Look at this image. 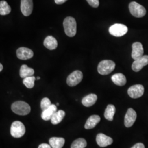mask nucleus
<instances>
[{
	"label": "nucleus",
	"instance_id": "nucleus-26",
	"mask_svg": "<svg viewBox=\"0 0 148 148\" xmlns=\"http://www.w3.org/2000/svg\"><path fill=\"white\" fill-rule=\"evenodd\" d=\"M36 77L34 76H29L24 78L23 79V84L25 85L28 88H32L34 87L35 81L36 80Z\"/></svg>",
	"mask_w": 148,
	"mask_h": 148
},
{
	"label": "nucleus",
	"instance_id": "nucleus-25",
	"mask_svg": "<svg viewBox=\"0 0 148 148\" xmlns=\"http://www.w3.org/2000/svg\"><path fill=\"white\" fill-rule=\"evenodd\" d=\"M87 146V142L84 138H79L74 140L71 145V148H85Z\"/></svg>",
	"mask_w": 148,
	"mask_h": 148
},
{
	"label": "nucleus",
	"instance_id": "nucleus-8",
	"mask_svg": "<svg viewBox=\"0 0 148 148\" xmlns=\"http://www.w3.org/2000/svg\"><path fill=\"white\" fill-rule=\"evenodd\" d=\"M144 92V88L142 85H135L130 87L128 90V95L134 99L142 97Z\"/></svg>",
	"mask_w": 148,
	"mask_h": 148
},
{
	"label": "nucleus",
	"instance_id": "nucleus-22",
	"mask_svg": "<svg viewBox=\"0 0 148 148\" xmlns=\"http://www.w3.org/2000/svg\"><path fill=\"white\" fill-rule=\"evenodd\" d=\"M116 111L115 106L112 104L107 106L104 112V117L106 120L112 121L114 119V116Z\"/></svg>",
	"mask_w": 148,
	"mask_h": 148
},
{
	"label": "nucleus",
	"instance_id": "nucleus-16",
	"mask_svg": "<svg viewBox=\"0 0 148 148\" xmlns=\"http://www.w3.org/2000/svg\"><path fill=\"white\" fill-rule=\"evenodd\" d=\"M101 121V117L98 115H94L90 116L87 120L85 125V128L86 130L92 129L95 127V126Z\"/></svg>",
	"mask_w": 148,
	"mask_h": 148
},
{
	"label": "nucleus",
	"instance_id": "nucleus-10",
	"mask_svg": "<svg viewBox=\"0 0 148 148\" xmlns=\"http://www.w3.org/2000/svg\"><path fill=\"white\" fill-rule=\"evenodd\" d=\"M137 119V113L132 108H129L125 116V125L126 127H132Z\"/></svg>",
	"mask_w": 148,
	"mask_h": 148
},
{
	"label": "nucleus",
	"instance_id": "nucleus-34",
	"mask_svg": "<svg viewBox=\"0 0 148 148\" xmlns=\"http://www.w3.org/2000/svg\"><path fill=\"white\" fill-rule=\"evenodd\" d=\"M57 106H59L58 103H57Z\"/></svg>",
	"mask_w": 148,
	"mask_h": 148
},
{
	"label": "nucleus",
	"instance_id": "nucleus-3",
	"mask_svg": "<svg viewBox=\"0 0 148 148\" xmlns=\"http://www.w3.org/2000/svg\"><path fill=\"white\" fill-rule=\"evenodd\" d=\"M115 63L110 60H104L101 61L98 66V71L102 75L110 74L115 69Z\"/></svg>",
	"mask_w": 148,
	"mask_h": 148
},
{
	"label": "nucleus",
	"instance_id": "nucleus-7",
	"mask_svg": "<svg viewBox=\"0 0 148 148\" xmlns=\"http://www.w3.org/2000/svg\"><path fill=\"white\" fill-rule=\"evenodd\" d=\"M82 79V73L79 70H76L68 76L66 79V83L69 86L74 87L80 83Z\"/></svg>",
	"mask_w": 148,
	"mask_h": 148
},
{
	"label": "nucleus",
	"instance_id": "nucleus-30",
	"mask_svg": "<svg viewBox=\"0 0 148 148\" xmlns=\"http://www.w3.org/2000/svg\"><path fill=\"white\" fill-rule=\"evenodd\" d=\"M38 148H52L51 147V146L48 144L46 143H43L40 144Z\"/></svg>",
	"mask_w": 148,
	"mask_h": 148
},
{
	"label": "nucleus",
	"instance_id": "nucleus-19",
	"mask_svg": "<svg viewBox=\"0 0 148 148\" xmlns=\"http://www.w3.org/2000/svg\"><path fill=\"white\" fill-rule=\"evenodd\" d=\"M97 100V96L95 94H90L85 97L82 100V104L86 107L93 106Z\"/></svg>",
	"mask_w": 148,
	"mask_h": 148
},
{
	"label": "nucleus",
	"instance_id": "nucleus-15",
	"mask_svg": "<svg viewBox=\"0 0 148 148\" xmlns=\"http://www.w3.org/2000/svg\"><path fill=\"white\" fill-rule=\"evenodd\" d=\"M57 108L55 104H52L47 109L42 111L41 114V117L45 121L50 120L53 116L54 113L57 111Z\"/></svg>",
	"mask_w": 148,
	"mask_h": 148
},
{
	"label": "nucleus",
	"instance_id": "nucleus-20",
	"mask_svg": "<svg viewBox=\"0 0 148 148\" xmlns=\"http://www.w3.org/2000/svg\"><path fill=\"white\" fill-rule=\"evenodd\" d=\"M49 145L52 148H62L65 143L63 138L52 137L49 140Z\"/></svg>",
	"mask_w": 148,
	"mask_h": 148
},
{
	"label": "nucleus",
	"instance_id": "nucleus-5",
	"mask_svg": "<svg viewBox=\"0 0 148 148\" xmlns=\"http://www.w3.org/2000/svg\"><path fill=\"white\" fill-rule=\"evenodd\" d=\"M129 10L131 14L137 18L143 17L146 14L145 8L136 2H132L130 3Z\"/></svg>",
	"mask_w": 148,
	"mask_h": 148
},
{
	"label": "nucleus",
	"instance_id": "nucleus-12",
	"mask_svg": "<svg viewBox=\"0 0 148 148\" xmlns=\"http://www.w3.org/2000/svg\"><path fill=\"white\" fill-rule=\"evenodd\" d=\"M21 8L24 16H30L33 10L32 0H21Z\"/></svg>",
	"mask_w": 148,
	"mask_h": 148
},
{
	"label": "nucleus",
	"instance_id": "nucleus-31",
	"mask_svg": "<svg viewBox=\"0 0 148 148\" xmlns=\"http://www.w3.org/2000/svg\"><path fill=\"white\" fill-rule=\"evenodd\" d=\"M68 0H54L56 3L57 4V5H62L64 3H65Z\"/></svg>",
	"mask_w": 148,
	"mask_h": 148
},
{
	"label": "nucleus",
	"instance_id": "nucleus-14",
	"mask_svg": "<svg viewBox=\"0 0 148 148\" xmlns=\"http://www.w3.org/2000/svg\"><path fill=\"white\" fill-rule=\"evenodd\" d=\"M144 49L143 45L141 43L137 42L132 45V57L133 59L136 60L143 56Z\"/></svg>",
	"mask_w": 148,
	"mask_h": 148
},
{
	"label": "nucleus",
	"instance_id": "nucleus-21",
	"mask_svg": "<svg viewBox=\"0 0 148 148\" xmlns=\"http://www.w3.org/2000/svg\"><path fill=\"white\" fill-rule=\"evenodd\" d=\"M34 73V70L32 68L28 67L27 65H23L20 69L19 75L21 78L23 79L29 76H33Z\"/></svg>",
	"mask_w": 148,
	"mask_h": 148
},
{
	"label": "nucleus",
	"instance_id": "nucleus-29",
	"mask_svg": "<svg viewBox=\"0 0 148 148\" xmlns=\"http://www.w3.org/2000/svg\"><path fill=\"white\" fill-rule=\"evenodd\" d=\"M131 148H145V146L143 143H138L136 144Z\"/></svg>",
	"mask_w": 148,
	"mask_h": 148
},
{
	"label": "nucleus",
	"instance_id": "nucleus-23",
	"mask_svg": "<svg viewBox=\"0 0 148 148\" xmlns=\"http://www.w3.org/2000/svg\"><path fill=\"white\" fill-rule=\"evenodd\" d=\"M65 115V112L62 110L56 111L51 119V122L53 125H57L63 120Z\"/></svg>",
	"mask_w": 148,
	"mask_h": 148
},
{
	"label": "nucleus",
	"instance_id": "nucleus-24",
	"mask_svg": "<svg viewBox=\"0 0 148 148\" xmlns=\"http://www.w3.org/2000/svg\"><path fill=\"white\" fill-rule=\"evenodd\" d=\"M11 12V8L5 1L0 2V14L1 16H5L10 14Z\"/></svg>",
	"mask_w": 148,
	"mask_h": 148
},
{
	"label": "nucleus",
	"instance_id": "nucleus-33",
	"mask_svg": "<svg viewBox=\"0 0 148 148\" xmlns=\"http://www.w3.org/2000/svg\"><path fill=\"white\" fill-rule=\"evenodd\" d=\"M36 79H38V80H39V79H40V77H37V78H36Z\"/></svg>",
	"mask_w": 148,
	"mask_h": 148
},
{
	"label": "nucleus",
	"instance_id": "nucleus-6",
	"mask_svg": "<svg viewBox=\"0 0 148 148\" xmlns=\"http://www.w3.org/2000/svg\"><path fill=\"white\" fill-rule=\"evenodd\" d=\"M109 33L115 37H121L125 35L127 32V27L122 24H115L109 27Z\"/></svg>",
	"mask_w": 148,
	"mask_h": 148
},
{
	"label": "nucleus",
	"instance_id": "nucleus-27",
	"mask_svg": "<svg viewBox=\"0 0 148 148\" xmlns=\"http://www.w3.org/2000/svg\"><path fill=\"white\" fill-rule=\"evenodd\" d=\"M51 105V101L49 100V99L47 97L43 98L41 101V108L42 111L47 109Z\"/></svg>",
	"mask_w": 148,
	"mask_h": 148
},
{
	"label": "nucleus",
	"instance_id": "nucleus-18",
	"mask_svg": "<svg viewBox=\"0 0 148 148\" xmlns=\"http://www.w3.org/2000/svg\"><path fill=\"white\" fill-rule=\"evenodd\" d=\"M111 79L115 85L119 86H123L126 84L127 80L126 76L121 73L114 74L112 76Z\"/></svg>",
	"mask_w": 148,
	"mask_h": 148
},
{
	"label": "nucleus",
	"instance_id": "nucleus-1",
	"mask_svg": "<svg viewBox=\"0 0 148 148\" xmlns=\"http://www.w3.org/2000/svg\"><path fill=\"white\" fill-rule=\"evenodd\" d=\"M11 109L16 114L21 116L27 115L31 111L30 106L23 101H17L13 103L11 106Z\"/></svg>",
	"mask_w": 148,
	"mask_h": 148
},
{
	"label": "nucleus",
	"instance_id": "nucleus-13",
	"mask_svg": "<svg viewBox=\"0 0 148 148\" xmlns=\"http://www.w3.org/2000/svg\"><path fill=\"white\" fill-rule=\"evenodd\" d=\"M96 142L99 147L104 148L111 145L113 142V139L104 134L99 133L96 137Z\"/></svg>",
	"mask_w": 148,
	"mask_h": 148
},
{
	"label": "nucleus",
	"instance_id": "nucleus-9",
	"mask_svg": "<svg viewBox=\"0 0 148 148\" xmlns=\"http://www.w3.org/2000/svg\"><path fill=\"white\" fill-rule=\"evenodd\" d=\"M148 65V56L145 55L134 60L132 65V69L135 72H138L145 65Z\"/></svg>",
	"mask_w": 148,
	"mask_h": 148
},
{
	"label": "nucleus",
	"instance_id": "nucleus-32",
	"mask_svg": "<svg viewBox=\"0 0 148 148\" xmlns=\"http://www.w3.org/2000/svg\"><path fill=\"white\" fill-rule=\"evenodd\" d=\"M3 70V65L2 64H0V71H2Z\"/></svg>",
	"mask_w": 148,
	"mask_h": 148
},
{
	"label": "nucleus",
	"instance_id": "nucleus-2",
	"mask_svg": "<svg viewBox=\"0 0 148 148\" xmlns=\"http://www.w3.org/2000/svg\"><path fill=\"white\" fill-rule=\"evenodd\" d=\"M64 31L69 37H74L76 34L77 24L76 21L74 18L71 16L66 17L63 21Z\"/></svg>",
	"mask_w": 148,
	"mask_h": 148
},
{
	"label": "nucleus",
	"instance_id": "nucleus-28",
	"mask_svg": "<svg viewBox=\"0 0 148 148\" xmlns=\"http://www.w3.org/2000/svg\"><path fill=\"white\" fill-rule=\"evenodd\" d=\"M90 6L94 8H97L99 5V0H86Z\"/></svg>",
	"mask_w": 148,
	"mask_h": 148
},
{
	"label": "nucleus",
	"instance_id": "nucleus-4",
	"mask_svg": "<svg viewBox=\"0 0 148 148\" xmlns=\"http://www.w3.org/2000/svg\"><path fill=\"white\" fill-rule=\"evenodd\" d=\"M25 130V127L21 122L16 121L11 125V134L14 138H19L24 135Z\"/></svg>",
	"mask_w": 148,
	"mask_h": 148
},
{
	"label": "nucleus",
	"instance_id": "nucleus-11",
	"mask_svg": "<svg viewBox=\"0 0 148 148\" xmlns=\"http://www.w3.org/2000/svg\"><path fill=\"white\" fill-rule=\"evenodd\" d=\"M16 56L19 59L27 60L32 58L34 56V52L28 48L20 47L16 51Z\"/></svg>",
	"mask_w": 148,
	"mask_h": 148
},
{
	"label": "nucleus",
	"instance_id": "nucleus-17",
	"mask_svg": "<svg viewBox=\"0 0 148 148\" xmlns=\"http://www.w3.org/2000/svg\"><path fill=\"white\" fill-rule=\"evenodd\" d=\"M43 45L45 47L49 50H54L56 49L58 46V42L57 40L52 36H48L46 37Z\"/></svg>",
	"mask_w": 148,
	"mask_h": 148
}]
</instances>
